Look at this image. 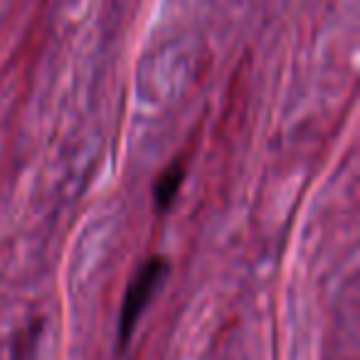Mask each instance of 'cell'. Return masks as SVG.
<instances>
[{"instance_id": "cell-2", "label": "cell", "mask_w": 360, "mask_h": 360, "mask_svg": "<svg viewBox=\"0 0 360 360\" xmlns=\"http://www.w3.org/2000/svg\"><path fill=\"white\" fill-rule=\"evenodd\" d=\"M183 178H186V168L180 163H173L170 168H165L163 173L158 175L155 188H153V200L158 210H168L170 202L178 195L180 186H183Z\"/></svg>"}, {"instance_id": "cell-1", "label": "cell", "mask_w": 360, "mask_h": 360, "mask_svg": "<svg viewBox=\"0 0 360 360\" xmlns=\"http://www.w3.org/2000/svg\"><path fill=\"white\" fill-rule=\"evenodd\" d=\"M168 271V262L163 257H150L139 271L131 279L129 289L124 294V301H121V316H119V345L126 348L131 333H134L136 323H139L141 314H143L146 304L150 301L153 291L158 289L160 279Z\"/></svg>"}]
</instances>
